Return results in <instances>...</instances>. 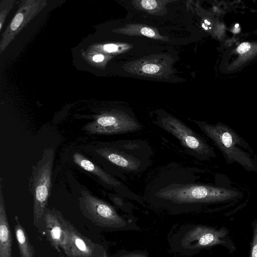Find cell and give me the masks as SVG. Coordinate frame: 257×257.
<instances>
[{
  "instance_id": "d6986e66",
  "label": "cell",
  "mask_w": 257,
  "mask_h": 257,
  "mask_svg": "<svg viewBox=\"0 0 257 257\" xmlns=\"http://www.w3.org/2000/svg\"><path fill=\"white\" fill-rule=\"evenodd\" d=\"M250 47V44L248 42H243L240 44L237 49V51L239 54H243L247 52Z\"/></svg>"
},
{
  "instance_id": "44dd1931",
  "label": "cell",
  "mask_w": 257,
  "mask_h": 257,
  "mask_svg": "<svg viewBox=\"0 0 257 257\" xmlns=\"http://www.w3.org/2000/svg\"><path fill=\"white\" fill-rule=\"evenodd\" d=\"M104 56L101 54L94 55L93 57V60L96 62H100L104 60Z\"/></svg>"
},
{
  "instance_id": "5bb4252c",
  "label": "cell",
  "mask_w": 257,
  "mask_h": 257,
  "mask_svg": "<svg viewBox=\"0 0 257 257\" xmlns=\"http://www.w3.org/2000/svg\"><path fill=\"white\" fill-rule=\"evenodd\" d=\"M118 33L128 36H145L161 41L169 40L167 37L161 35L156 28L144 24H128L119 29Z\"/></svg>"
},
{
  "instance_id": "ac0fdd59",
  "label": "cell",
  "mask_w": 257,
  "mask_h": 257,
  "mask_svg": "<svg viewBox=\"0 0 257 257\" xmlns=\"http://www.w3.org/2000/svg\"><path fill=\"white\" fill-rule=\"evenodd\" d=\"M24 19L23 15L21 13L18 14L14 18L11 25V28L13 31H15L21 25Z\"/></svg>"
},
{
  "instance_id": "ba28073f",
  "label": "cell",
  "mask_w": 257,
  "mask_h": 257,
  "mask_svg": "<svg viewBox=\"0 0 257 257\" xmlns=\"http://www.w3.org/2000/svg\"><path fill=\"white\" fill-rule=\"evenodd\" d=\"M68 239L67 257H107L104 247L81 234L61 213L56 210Z\"/></svg>"
},
{
  "instance_id": "4fadbf2b",
  "label": "cell",
  "mask_w": 257,
  "mask_h": 257,
  "mask_svg": "<svg viewBox=\"0 0 257 257\" xmlns=\"http://www.w3.org/2000/svg\"><path fill=\"white\" fill-rule=\"evenodd\" d=\"M73 159L76 164L85 171L94 174L105 183L115 187L120 185V182L81 154L78 153H74Z\"/></svg>"
},
{
  "instance_id": "8fae6325",
  "label": "cell",
  "mask_w": 257,
  "mask_h": 257,
  "mask_svg": "<svg viewBox=\"0 0 257 257\" xmlns=\"http://www.w3.org/2000/svg\"><path fill=\"white\" fill-rule=\"evenodd\" d=\"M47 237L59 252L62 249L66 255L69 249L68 239L55 208H46L43 218Z\"/></svg>"
},
{
  "instance_id": "7c38bea8",
  "label": "cell",
  "mask_w": 257,
  "mask_h": 257,
  "mask_svg": "<svg viewBox=\"0 0 257 257\" xmlns=\"http://www.w3.org/2000/svg\"><path fill=\"white\" fill-rule=\"evenodd\" d=\"M0 257H12L13 237L0 185Z\"/></svg>"
},
{
  "instance_id": "3957f363",
  "label": "cell",
  "mask_w": 257,
  "mask_h": 257,
  "mask_svg": "<svg viewBox=\"0 0 257 257\" xmlns=\"http://www.w3.org/2000/svg\"><path fill=\"white\" fill-rule=\"evenodd\" d=\"M54 150L46 148L42 158L32 166L29 188L33 197V224L38 227L43 221L50 196Z\"/></svg>"
},
{
  "instance_id": "2e32d148",
  "label": "cell",
  "mask_w": 257,
  "mask_h": 257,
  "mask_svg": "<svg viewBox=\"0 0 257 257\" xmlns=\"http://www.w3.org/2000/svg\"><path fill=\"white\" fill-rule=\"evenodd\" d=\"M167 0H141L132 2L137 9L154 15H164L167 12L166 5L172 2Z\"/></svg>"
},
{
  "instance_id": "277c9868",
  "label": "cell",
  "mask_w": 257,
  "mask_h": 257,
  "mask_svg": "<svg viewBox=\"0 0 257 257\" xmlns=\"http://www.w3.org/2000/svg\"><path fill=\"white\" fill-rule=\"evenodd\" d=\"M80 192V209L84 216L92 223L109 229H122L126 225L125 221L111 205L86 190Z\"/></svg>"
},
{
  "instance_id": "8992f818",
  "label": "cell",
  "mask_w": 257,
  "mask_h": 257,
  "mask_svg": "<svg viewBox=\"0 0 257 257\" xmlns=\"http://www.w3.org/2000/svg\"><path fill=\"white\" fill-rule=\"evenodd\" d=\"M229 230L225 226L217 229L206 226L198 225L189 230L182 240L183 246L190 249H200L221 245L230 253L236 247L229 236Z\"/></svg>"
},
{
  "instance_id": "30bf717a",
  "label": "cell",
  "mask_w": 257,
  "mask_h": 257,
  "mask_svg": "<svg viewBox=\"0 0 257 257\" xmlns=\"http://www.w3.org/2000/svg\"><path fill=\"white\" fill-rule=\"evenodd\" d=\"M139 143L127 142L122 147H105L96 150V152L103 158L126 171H139L143 168L144 161L139 155Z\"/></svg>"
},
{
  "instance_id": "7402d4cb",
  "label": "cell",
  "mask_w": 257,
  "mask_h": 257,
  "mask_svg": "<svg viewBox=\"0 0 257 257\" xmlns=\"http://www.w3.org/2000/svg\"><path fill=\"white\" fill-rule=\"evenodd\" d=\"M238 24H237V25H235V27H238Z\"/></svg>"
},
{
  "instance_id": "9c48e42d",
  "label": "cell",
  "mask_w": 257,
  "mask_h": 257,
  "mask_svg": "<svg viewBox=\"0 0 257 257\" xmlns=\"http://www.w3.org/2000/svg\"><path fill=\"white\" fill-rule=\"evenodd\" d=\"M172 58L167 55H152L124 65L127 72L143 77L158 79L168 78L172 72Z\"/></svg>"
},
{
  "instance_id": "e0dca14e",
  "label": "cell",
  "mask_w": 257,
  "mask_h": 257,
  "mask_svg": "<svg viewBox=\"0 0 257 257\" xmlns=\"http://www.w3.org/2000/svg\"><path fill=\"white\" fill-rule=\"evenodd\" d=\"M252 237L249 257H257V219L251 223Z\"/></svg>"
},
{
  "instance_id": "5b68a950",
  "label": "cell",
  "mask_w": 257,
  "mask_h": 257,
  "mask_svg": "<svg viewBox=\"0 0 257 257\" xmlns=\"http://www.w3.org/2000/svg\"><path fill=\"white\" fill-rule=\"evenodd\" d=\"M160 126L177 138L182 145L202 160L216 157L212 147L179 119L166 115L159 119Z\"/></svg>"
},
{
  "instance_id": "6da1fadb",
  "label": "cell",
  "mask_w": 257,
  "mask_h": 257,
  "mask_svg": "<svg viewBox=\"0 0 257 257\" xmlns=\"http://www.w3.org/2000/svg\"><path fill=\"white\" fill-rule=\"evenodd\" d=\"M221 152L227 164L237 163L244 170L257 172V159L249 144L230 126L193 120Z\"/></svg>"
},
{
  "instance_id": "52a82bcc",
  "label": "cell",
  "mask_w": 257,
  "mask_h": 257,
  "mask_svg": "<svg viewBox=\"0 0 257 257\" xmlns=\"http://www.w3.org/2000/svg\"><path fill=\"white\" fill-rule=\"evenodd\" d=\"M142 125L134 118L122 111L101 115L83 129L91 134L113 135L138 131Z\"/></svg>"
},
{
  "instance_id": "9a60e30c",
  "label": "cell",
  "mask_w": 257,
  "mask_h": 257,
  "mask_svg": "<svg viewBox=\"0 0 257 257\" xmlns=\"http://www.w3.org/2000/svg\"><path fill=\"white\" fill-rule=\"evenodd\" d=\"M14 231L20 257H34V248L17 215L15 216Z\"/></svg>"
},
{
  "instance_id": "7a4b0ae2",
  "label": "cell",
  "mask_w": 257,
  "mask_h": 257,
  "mask_svg": "<svg viewBox=\"0 0 257 257\" xmlns=\"http://www.w3.org/2000/svg\"><path fill=\"white\" fill-rule=\"evenodd\" d=\"M161 198L176 204L225 203L241 196L236 189L204 184H172L156 193Z\"/></svg>"
},
{
  "instance_id": "ffe728a7",
  "label": "cell",
  "mask_w": 257,
  "mask_h": 257,
  "mask_svg": "<svg viewBox=\"0 0 257 257\" xmlns=\"http://www.w3.org/2000/svg\"><path fill=\"white\" fill-rule=\"evenodd\" d=\"M121 257H147V255L142 253H132L124 255Z\"/></svg>"
}]
</instances>
